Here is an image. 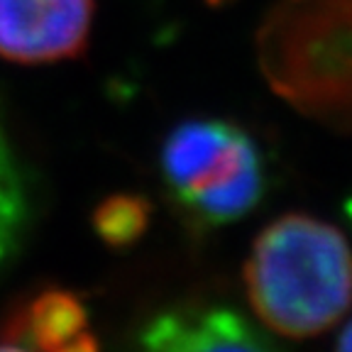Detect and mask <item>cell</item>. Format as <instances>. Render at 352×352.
Returning a JSON list of instances; mask_svg holds the SVG:
<instances>
[{"label": "cell", "instance_id": "7", "mask_svg": "<svg viewBox=\"0 0 352 352\" xmlns=\"http://www.w3.org/2000/svg\"><path fill=\"white\" fill-rule=\"evenodd\" d=\"M30 223V196L17 152L0 120V267L15 257Z\"/></svg>", "mask_w": 352, "mask_h": 352}, {"label": "cell", "instance_id": "1", "mask_svg": "<svg viewBox=\"0 0 352 352\" xmlns=\"http://www.w3.org/2000/svg\"><path fill=\"white\" fill-rule=\"evenodd\" d=\"M245 286L270 330L294 340L316 338L352 306V250L336 226L286 213L254 240Z\"/></svg>", "mask_w": 352, "mask_h": 352}, {"label": "cell", "instance_id": "2", "mask_svg": "<svg viewBox=\"0 0 352 352\" xmlns=\"http://www.w3.org/2000/svg\"><path fill=\"white\" fill-rule=\"evenodd\" d=\"M257 56L298 113L352 130V0H279L257 32Z\"/></svg>", "mask_w": 352, "mask_h": 352}, {"label": "cell", "instance_id": "3", "mask_svg": "<svg viewBox=\"0 0 352 352\" xmlns=\"http://www.w3.org/2000/svg\"><path fill=\"white\" fill-rule=\"evenodd\" d=\"M160 169L171 206L198 232L248 218L270 191L257 140L220 118L176 125L162 144Z\"/></svg>", "mask_w": 352, "mask_h": 352}, {"label": "cell", "instance_id": "9", "mask_svg": "<svg viewBox=\"0 0 352 352\" xmlns=\"http://www.w3.org/2000/svg\"><path fill=\"white\" fill-rule=\"evenodd\" d=\"M338 350H345V352H352V320L342 328L340 338H338Z\"/></svg>", "mask_w": 352, "mask_h": 352}, {"label": "cell", "instance_id": "5", "mask_svg": "<svg viewBox=\"0 0 352 352\" xmlns=\"http://www.w3.org/2000/svg\"><path fill=\"white\" fill-rule=\"evenodd\" d=\"M98 347L83 301L64 289H44L0 318V350L88 352Z\"/></svg>", "mask_w": 352, "mask_h": 352}, {"label": "cell", "instance_id": "11", "mask_svg": "<svg viewBox=\"0 0 352 352\" xmlns=\"http://www.w3.org/2000/svg\"><path fill=\"white\" fill-rule=\"evenodd\" d=\"M345 215L350 218V223H352V198H347V201H345Z\"/></svg>", "mask_w": 352, "mask_h": 352}, {"label": "cell", "instance_id": "10", "mask_svg": "<svg viewBox=\"0 0 352 352\" xmlns=\"http://www.w3.org/2000/svg\"><path fill=\"white\" fill-rule=\"evenodd\" d=\"M226 3H232V0H206V6H210V8H220V6H226Z\"/></svg>", "mask_w": 352, "mask_h": 352}, {"label": "cell", "instance_id": "6", "mask_svg": "<svg viewBox=\"0 0 352 352\" xmlns=\"http://www.w3.org/2000/svg\"><path fill=\"white\" fill-rule=\"evenodd\" d=\"M140 345L149 350H270L272 340L228 306H188L157 314L140 330Z\"/></svg>", "mask_w": 352, "mask_h": 352}, {"label": "cell", "instance_id": "8", "mask_svg": "<svg viewBox=\"0 0 352 352\" xmlns=\"http://www.w3.org/2000/svg\"><path fill=\"white\" fill-rule=\"evenodd\" d=\"M152 220V201L140 193H113L94 210V230L113 250L132 248L147 232Z\"/></svg>", "mask_w": 352, "mask_h": 352}, {"label": "cell", "instance_id": "4", "mask_svg": "<svg viewBox=\"0 0 352 352\" xmlns=\"http://www.w3.org/2000/svg\"><path fill=\"white\" fill-rule=\"evenodd\" d=\"M96 0H0V56L54 64L86 52Z\"/></svg>", "mask_w": 352, "mask_h": 352}]
</instances>
